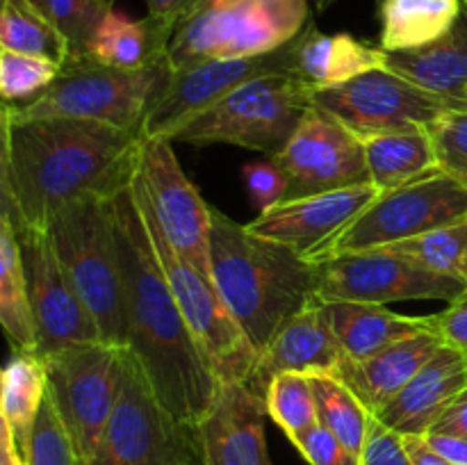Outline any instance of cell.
Masks as SVG:
<instances>
[{
	"label": "cell",
	"mask_w": 467,
	"mask_h": 465,
	"mask_svg": "<svg viewBox=\"0 0 467 465\" xmlns=\"http://www.w3.org/2000/svg\"><path fill=\"white\" fill-rule=\"evenodd\" d=\"M126 305V349L144 367L158 399L178 419L199 424L213 406L219 378L187 326L153 253L132 181L109 196Z\"/></svg>",
	"instance_id": "cell-1"
},
{
	"label": "cell",
	"mask_w": 467,
	"mask_h": 465,
	"mask_svg": "<svg viewBox=\"0 0 467 465\" xmlns=\"http://www.w3.org/2000/svg\"><path fill=\"white\" fill-rule=\"evenodd\" d=\"M422 267L467 281V219L386 246Z\"/></svg>",
	"instance_id": "cell-33"
},
{
	"label": "cell",
	"mask_w": 467,
	"mask_h": 465,
	"mask_svg": "<svg viewBox=\"0 0 467 465\" xmlns=\"http://www.w3.org/2000/svg\"><path fill=\"white\" fill-rule=\"evenodd\" d=\"M369 182L379 191L409 185L441 171L427 128L386 132L363 140Z\"/></svg>",
	"instance_id": "cell-27"
},
{
	"label": "cell",
	"mask_w": 467,
	"mask_h": 465,
	"mask_svg": "<svg viewBox=\"0 0 467 465\" xmlns=\"http://www.w3.org/2000/svg\"><path fill=\"white\" fill-rule=\"evenodd\" d=\"M59 68L62 64L53 59L0 48V96L12 105L35 98L50 87Z\"/></svg>",
	"instance_id": "cell-36"
},
{
	"label": "cell",
	"mask_w": 467,
	"mask_h": 465,
	"mask_svg": "<svg viewBox=\"0 0 467 465\" xmlns=\"http://www.w3.org/2000/svg\"><path fill=\"white\" fill-rule=\"evenodd\" d=\"M467 386V356L442 342L420 372L374 418L400 436L431 431L442 410Z\"/></svg>",
	"instance_id": "cell-21"
},
{
	"label": "cell",
	"mask_w": 467,
	"mask_h": 465,
	"mask_svg": "<svg viewBox=\"0 0 467 465\" xmlns=\"http://www.w3.org/2000/svg\"><path fill=\"white\" fill-rule=\"evenodd\" d=\"M313 105L345 123L360 141L386 132L427 128L459 105L429 94L406 78L374 68L337 87L313 91Z\"/></svg>",
	"instance_id": "cell-14"
},
{
	"label": "cell",
	"mask_w": 467,
	"mask_h": 465,
	"mask_svg": "<svg viewBox=\"0 0 467 465\" xmlns=\"http://www.w3.org/2000/svg\"><path fill=\"white\" fill-rule=\"evenodd\" d=\"M442 342L445 340L441 333L429 328L401 337L365 360L342 358L333 374L351 388V392L368 406L369 413L377 415L392 397L404 390L406 383L436 354Z\"/></svg>",
	"instance_id": "cell-22"
},
{
	"label": "cell",
	"mask_w": 467,
	"mask_h": 465,
	"mask_svg": "<svg viewBox=\"0 0 467 465\" xmlns=\"http://www.w3.org/2000/svg\"><path fill=\"white\" fill-rule=\"evenodd\" d=\"M135 182L171 249L213 281L210 205L182 171L169 137L141 140ZM214 283V281H213Z\"/></svg>",
	"instance_id": "cell-13"
},
{
	"label": "cell",
	"mask_w": 467,
	"mask_h": 465,
	"mask_svg": "<svg viewBox=\"0 0 467 465\" xmlns=\"http://www.w3.org/2000/svg\"><path fill=\"white\" fill-rule=\"evenodd\" d=\"M463 219H467V182L436 171L409 185L379 191L310 263L351 251L386 249Z\"/></svg>",
	"instance_id": "cell-10"
},
{
	"label": "cell",
	"mask_w": 467,
	"mask_h": 465,
	"mask_svg": "<svg viewBox=\"0 0 467 465\" xmlns=\"http://www.w3.org/2000/svg\"><path fill=\"white\" fill-rule=\"evenodd\" d=\"M35 3L67 39L71 50L68 57L87 55L100 21L109 9H114L105 0H35Z\"/></svg>",
	"instance_id": "cell-35"
},
{
	"label": "cell",
	"mask_w": 467,
	"mask_h": 465,
	"mask_svg": "<svg viewBox=\"0 0 467 465\" xmlns=\"http://www.w3.org/2000/svg\"><path fill=\"white\" fill-rule=\"evenodd\" d=\"M48 392L46 363L36 351L12 349L3 367V413L18 454H26L32 429Z\"/></svg>",
	"instance_id": "cell-29"
},
{
	"label": "cell",
	"mask_w": 467,
	"mask_h": 465,
	"mask_svg": "<svg viewBox=\"0 0 467 465\" xmlns=\"http://www.w3.org/2000/svg\"><path fill=\"white\" fill-rule=\"evenodd\" d=\"M169 73V62L126 71L96 62L89 55L68 57L50 87L26 103L12 105V121L76 119L141 135V123Z\"/></svg>",
	"instance_id": "cell-4"
},
{
	"label": "cell",
	"mask_w": 467,
	"mask_h": 465,
	"mask_svg": "<svg viewBox=\"0 0 467 465\" xmlns=\"http://www.w3.org/2000/svg\"><path fill=\"white\" fill-rule=\"evenodd\" d=\"M121 349L108 342H82L46 356L48 397L89 465L121 388Z\"/></svg>",
	"instance_id": "cell-11"
},
{
	"label": "cell",
	"mask_w": 467,
	"mask_h": 465,
	"mask_svg": "<svg viewBox=\"0 0 467 465\" xmlns=\"http://www.w3.org/2000/svg\"><path fill=\"white\" fill-rule=\"evenodd\" d=\"M173 35L176 27L169 23L155 21L150 16L132 21L123 12L109 9L100 21L87 55L108 67L141 71L167 62Z\"/></svg>",
	"instance_id": "cell-26"
},
{
	"label": "cell",
	"mask_w": 467,
	"mask_h": 465,
	"mask_svg": "<svg viewBox=\"0 0 467 465\" xmlns=\"http://www.w3.org/2000/svg\"><path fill=\"white\" fill-rule=\"evenodd\" d=\"M23 459L14 442L0 440V465H21Z\"/></svg>",
	"instance_id": "cell-48"
},
{
	"label": "cell",
	"mask_w": 467,
	"mask_h": 465,
	"mask_svg": "<svg viewBox=\"0 0 467 465\" xmlns=\"http://www.w3.org/2000/svg\"><path fill=\"white\" fill-rule=\"evenodd\" d=\"M313 91L299 76L255 78L187 119L171 140L194 146H242L274 158L313 108Z\"/></svg>",
	"instance_id": "cell-6"
},
{
	"label": "cell",
	"mask_w": 467,
	"mask_h": 465,
	"mask_svg": "<svg viewBox=\"0 0 467 465\" xmlns=\"http://www.w3.org/2000/svg\"><path fill=\"white\" fill-rule=\"evenodd\" d=\"M463 0H381V48L410 53L441 39L459 18Z\"/></svg>",
	"instance_id": "cell-28"
},
{
	"label": "cell",
	"mask_w": 467,
	"mask_h": 465,
	"mask_svg": "<svg viewBox=\"0 0 467 465\" xmlns=\"http://www.w3.org/2000/svg\"><path fill=\"white\" fill-rule=\"evenodd\" d=\"M345 354L340 349L327 304L313 296L301 310H296L269 340L258 356L246 386L265 399L269 381L283 372H328L333 374Z\"/></svg>",
	"instance_id": "cell-20"
},
{
	"label": "cell",
	"mask_w": 467,
	"mask_h": 465,
	"mask_svg": "<svg viewBox=\"0 0 467 465\" xmlns=\"http://www.w3.org/2000/svg\"><path fill=\"white\" fill-rule=\"evenodd\" d=\"M46 231L73 290L99 324L103 342L126 346L123 278L109 199L91 196L76 201L59 210Z\"/></svg>",
	"instance_id": "cell-5"
},
{
	"label": "cell",
	"mask_w": 467,
	"mask_h": 465,
	"mask_svg": "<svg viewBox=\"0 0 467 465\" xmlns=\"http://www.w3.org/2000/svg\"><path fill=\"white\" fill-rule=\"evenodd\" d=\"M310 381H313L319 424L336 433L351 451L363 456L365 442H368L369 429L374 422V415L369 413L368 406L336 374L313 372Z\"/></svg>",
	"instance_id": "cell-32"
},
{
	"label": "cell",
	"mask_w": 467,
	"mask_h": 465,
	"mask_svg": "<svg viewBox=\"0 0 467 465\" xmlns=\"http://www.w3.org/2000/svg\"><path fill=\"white\" fill-rule=\"evenodd\" d=\"M210 267L219 296L263 354L274 333L315 296V264L210 205Z\"/></svg>",
	"instance_id": "cell-3"
},
{
	"label": "cell",
	"mask_w": 467,
	"mask_h": 465,
	"mask_svg": "<svg viewBox=\"0 0 467 465\" xmlns=\"http://www.w3.org/2000/svg\"><path fill=\"white\" fill-rule=\"evenodd\" d=\"M313 3L317 9H327V7H331V5H336L337 0H313Z\"/></svg>",
	"instance_id": "cell-50"
},
{
	"label": "cell",
	"mask_w": 467,
	"mask_h": 465,
	"mask_svg": "<svg viewBox=\"0 0 467 465\" xmlns=\"http://www.w3.org/2000/svg\"><path fill=\"white\" fill-rule=\"evenodd\" d=\"M105 3L114 7L117 0H105ZM144 3L146 7H149V14H146V16L155 18V21L169 23V26H173L178 30V26H181L187 16H192V14L203 5V0H144Z\"/></svg>",
	"instance_id": "cell-44"
},
{
	"label": "cell",
	"mask_w": 467,
	"mask_h": 465,
	"mask_svg": "<svg viewBox=\"0 0 467 465\" xmlns=\"http://www.w3.org/2000/svg\"><path fill=\"white\" fill-rule=\"evenodd\" d=\"M267 406L246 383H219L199 422L203 465H272L265 440Z\"/></svg>",
	"instance_id": "cell-19"
},
{
	"label": "cell",
	"mask_w": 467,
	"mask_h": 465,
	"mask_svg": "<svg viewBox=\"0 0 467 465\" xmlns=\"http://www.w3.org/2000/svg\"><path fill=\"white\" fill-rule=\"evenodd\" d=\"M431 431L456 433V436L467 438V386L451 399V404L442 410V415L436 419Z\"/></svg>",
	"instance_id": "cell-45"
},
{
	"label": "cell",
	"mask_w": 467,
	"mask_h": 465,
	"mask_svg": "<svg viewBox=\"0 0 467 465\" xmlns=\"http://www.w3.org/2000/svg\"><path fill=\"white\" fill-rule=\"evenodd\" d=\"M141 135L96 121H12V178L21 228L46 231L67 205L109 196L137 171Z\"/></svg>",
	"instance_id": "cell-2"
},
{
	"label": "cell",
	"mask_w": 467,
	"mask_h": 465,
	"mask_svg": "<svg viewBox=\"0 0 467 465\" xmlns=\"http://www.w3.org/2000/svg\"><path fill=\"white\" fill-rule=\"evenodd\" d=\"M374 68H386V50L356 36L324 35L313 23L306 26L296 46V76L313 89L345 85Z\"/></svg>",
	"instance_id": "cell-24"
},
{
	"label": "cell",
	"mask_w": 467,
	"mask_h": 465,
	"mask_svg": "<svg viewBox=\"0 0 467 465\" xmlns=\"http://www.w3.org/2000/svg\"><path fill=\"white\" fill-rule=\"evenodd\" d=\"M0 328L12 349L35 351V324L27 301L21 242L14 223L0 222Z\"/></svg>",
	"instance_id": "cell-30"
},
{
	"label": "cell",
	"mask_w": 467,
	"mask_h": 465,
	"mask_svg": "<svg viewBox=\"0 0 467 465\" xmlns=\"http://www.w3.org/2000/svg\"><path fill=\"white\" fill-rule=\"evenodd\" d=\"M386 68L429 94L467 108V0L441 39L410 53H386Z\"/></svg>",
	"instance_id": "cell-23"
},
{
	"label": "cell",
	"mask_w": 467,
	"mask_h": 465,
	"mask_svg": "<svg viewBox=\"0 0 467 465\" xmlns=\"http://www.w3.org/2000/svg\"><path fill=\"white\" fill-rule=\"evenodd\" d=\"M242 181H244L246 191L251 196V203L258 210V214L274 208V205L285 199L287 176L281 169V164L274 158L244 164V169H242Z\"/></svg>",
	"instance_id": "cell-40"
},
{
	"label": "cell",
	"mask_w": 467,
	"mask_h": 465,
	"mask_svg": "<svg viewBox=\"0 0 467 465\" xmlns=\"http://www.w3.org/2000/svg\"><path fill=\"white\" fill-rule=\"evenodd\" d=\"M296 46H299V36L267 55L208 59V62L171 71L141 123V140H150V137L171 140L187 119L255 78L296 76Z\"/></svg>",
	"instance_id": "cell-15"
},
{
	"label": "cell",
	"mask_w": 467,
	"mask_h": 465,
	"mask_svg": "<svg viewBox=\"0 0 467 465\" xmlns=\"http://www.w3.org/2000/svg\"><path fill=\"white\" fill-rule=\"evenodd\" d=\"M23 269H26L27 301L35 324V351L46 358L67 346L82 342H103L99 324L73 290L64 274L48 231L21 228Z\"/></svg>",
	"instance_id": "cell-17"
},
{
	"label": "cell",
	"mask_w": 467,
	"mask_h": 465,
	"mask_svg": "<svg viewBox=\"0 0 467 465\" xmlns=\"http://www.w3.org/2000/svg\"><path fill=\"white\" fill-rule=\"evenodd\" d=\"M441 171L467 182V108L447 109L427 126Z\"/></svg>",
	"instance_id": "cell-38"
},
{
	"label": "cell",
	"mask_w": 467,
	"mask_h": 465,
	"mask_svg": "<svg viewBox=\"0 0 467 465\" xmlns=\"http://www.w3.org/2000/svg\"><path fill=\"white\" fill-rule=\"evenodd\" d=\"M431 324L447 345L456 346L467 356V292L451 301L442 313L431 315Z\"/></svg>",
	"instance_id": "cell-43"
},
{
	"label": "cell",
	"mask_w": 467,
	"mask_h": 465,
	"mask_svg": "<svg viewBox=\"0 0 467 465\" xmlns=\"http://www.w3.org/2000/svg\"><path fill=\"white\" fill-rule=\"evenodd\" d=\"M21 465H26V463H21Z\"/></svg>",
	"instance_id": "cell-53"
},
{
	"label": "cell",
	"mask_w": 467,
	"mask_h": 465,
	"mask_svg": "<svg viewBox=\"0 0 467 465\" xmlns=\"http://www.w3.org/2000/svg\"><path fill=\"white\" fill-rule=\"evenodd\" d=\"M465 100H467V91H465Z\"/></svg>",
	"instance_id": "cell-52"
},
{
	"label": "cell",
	"mask_w": 467,
	"mask_h": 465,
	"mask_svg": "<svg viewBox=\"0 0 467 465\" xmlns=\"http://www.w3.org/2000/svg\"><path fill=\"white\" fill-rule=\"evenodd\" d=\"M360 459H363V465H410L400 433L383 427L377 418H374L372 429H369L368 442H365Z\"/></svg>",
	"instance_id": "cell-42"
},
{
	"label": "cell",
	"mask_w": 467,
	"mask_h": 465,
	"mask_svg": "<svg viewBox=\"0 0 467 465\" xmlns=\"http://www.w3.org/2000/svg\"><path fill=\"white\" fill-rule=\"evenodd\" d=\"M203 3L214 5V7H223V5H233V3H237V0H203Z\"/></svg>",
	"instance_id": "cell-51"
},
{
	"label": "cell",
	"mask_w": 467,
	"mask_h": 465,
	"mask_svg": "<svg viewBox=\"0 0 467 465\" xmlns=\"http://www.w3.org/2000/svg\"><path fill=\"white\" fill-rule=\"evenodd\" d=\"M89 465H203L199 424L182 422L158 399L126 346L117 404Z\"/></svg>",
	"instance_id": "cell-7"
},
{
	"label": "cell",
	"mask_w": 467,
	"mask_h": 465,
	"mask_svg": "<svg viewBox=\"0 0 467 465\" xmlns=\"http://www.w3.org/2000/svg\"><path fill=\"white\" fill-rule=\"evenodd\" d=\"M26 465H85L76 445L68 438L57 410H55L53 399L46 392V399L41 404L39 418H36L35 429H32L30 442L23 454Z\"/></svg>",
	"instance_id": "cell-37"
},
{
	"label": "cell",
	"mask_w": 467,
	"mask_h": 465,
	"mask_svg": "<svg viewBox=\"0 0 467 465\" xmlns=\"http://www.w3.org/2000/svg\"><path fill=\"white\" fill-rule=\"evenodd\" d=\"M287 176L283 201L327 194L347 187L368 185L363 141L345 126L313 105L283 150L274 155Z\"/></svg>",
	"instance_id": "cell-16"
},
{
	"label": "cell",
	"mask_w": 467,
	"mask_h": 465,
	"mask_svg": "<svg viewBox=\"0 0 467 465\" xmlns=\"http://www.w3.org/2000/svg\"><path fill=\"white\" fill-rule=\"evenodd\" d=\"M424 436H427L429 445L451 465H467V438L442 431H429Z\"/></svg>",
	"instance_id": "cell-46"
},
{
	"label": "cell",
	"mask_w": 467,
	"mask_h": 465,
	"mask_svg": "<svg viewBox=\"0 0 467 465\" xmlns=\"http://www.w3.org/2000/svg\"><path fill=\"white\" fill-rule=\"evenodd\" d=\"M324 304L342 354L349 360H365L401 337L433 328L431 315L409 317V315L392 313L386 305L358 304V301H324Z\"/></svg>",
	"instance_id": "cell-25"
},
{
	"label": "cell",
	"mask_w": 467,
	"mask_h": 465,
	"mask_svg": "<svg viewBox=\"0 0 467 465\" xmlns=\"http://www.w3.org/2000/svg\"><path fill=\"white\" fill-rule=\"evenodd\" d=\"M0 222L21 226L12 178V103L0 96Z\"/></svg>",
	"instance_id": "cell-41"
},
{
	"label": "cell",
	"mask_w": 467,
	"mask_h": 465,
	"mask_svg": "<svg viewBox=\"0 0 467 465\" xmlns=\"http://www.w3.org/2000/svg\"><path fill=\"white\" fill-rule=\"evenodd\" d=\"M290 442L310 465H363V459L356 451L319 422L292 436Z\"/></svg>",
	"instance_id": "cell-39"
},
{
	"label": "cell",
	"mask_w": 467,
	"mask_h": 465,
	"mask_svg": "<svg viewBox=\"0 0 467 465\" xmlns=\"http://www.w3.org/2000/svg\"><path fill=\"white\" fill-rule=\"evenodd\" d=\"M0 440L14 442L12 431H9V424H7V419H5V413H3V365H0Z\"/></svg>",
	"instance_id": "cell-49"
},
{
	"label": "cell",
	"mask_w": 467,
	"mask_h": 465,
	"mask_svg": "<svg viewBox=\"0 0 467 465\" xmlns=\"http://www.w3.org/2000/svg\"><path fill=\"white\" fill-rule=\"evenodd\" d=\"M308 23V0H237L223 7L203 3L178 26L169 44V68L274 53L299 36Z\"/></svg>",
	"instance_id": "cell-8"
},
{
	"label": "cell",
	"mask_w": 467,
	"mask_h": 465,
	"mask_svg": "<svg viewBox=\"0 0 467 465\" xmlns=\"http://www.w3.org/2000/svg\"><path fill=\"white\" fill-rule=\"evenodd\" d=\"M315 264V296L322 301H358L386 305L392 301L441 299L451 304L467 292L463 278L422 267L392 249L351 251Z\"/></svg>",
	"instance_id": "cell-12"
},
{
	"label": "cell",
	"mask_w": 467,
	"mask_h": 465,
	"mask_svg": "<svg viewBox=\"0 0 467 465\" xmlns=\"http://www.w3.org/2000/svg\"><path fill=\"white\" fill-rule=\"evenodd\" d=\"M265 406H267L269 418L283 429L287 438L319 422L310 374H276L265 392Z\"/></svg>",
	"instance_id": "cell-34"
},
{
	"label": "cell",
	"mask_w": 467,
	"mask_h": 465,
	"mask_svg": "<svg viewBox=\"0 0 467 465\" xmlns=\"http://www.w3.org/2000/svg\"><path fill=\"white\" fill-rule=\"evenodd\" d=\"M377 194V187L368 182L327 194L281 201L274 208L260 212L254 222L246 223V228L265 240L290 246L295 253L310 263L333 237L340 235L358 217L360 210Z\"/></svg>",
	"instance_id": "cell-18"
},
{
	"label": "cell",
	"mask_w": 467,
	"mask_h": 465,
	"mask_svg": "<svg viewBox=\"0 0 467 465\" xmlns=\"http://www.w3.org/2000/svg\"><path fill=\"white\" fill-rule=\"evenodd\" d=\"M132 190H135L141 219H144L146 231H149L158 264L162 267L173 299H176L190 331L194 333L196 342L203 349L214 377L219 378V383H246L255 363H258V354L251 346V342L246 340L244 331L235 322L231 310L222 301L214 283L205 278L203 274L196 272L185 258H181L171 249L167 237L160 231L144 194L137 187L135 176H132Z\"/></svg>",
	"instance_id": "cell-9"
},
{
	"label": "cell",
	"mask_w": 467,
	"mask_h": 465,
	"mask_svg": "<svg viewBox=\"0 0 467 465\" xmlns=\"http://www.w3.org/2000/svg\"><path fill=\"white\" fill-rule=\"evenodd\" d=\"M0 48L64 64L71 55L62 32L35 0H0Z\"/></svg>",
	"instance_id": "cell-31"
},
{
	"label": "cell",
	"mask_w": 467,
	"mask_h": 465,
	"mask_svg": "<svg viewBox=\"0 0 467 465\" xmlns=\"http://www.w3.org/2000/svg\"><path fill=\"white\" fill-rule=\"evenodd\" d=\"M401 445H404L410 465H451L450 460L442 459V456L429 445L427 436L406 433V436H401Z\"/></svg>",
	"instance_id": "cell-47"
}]
</instances>
